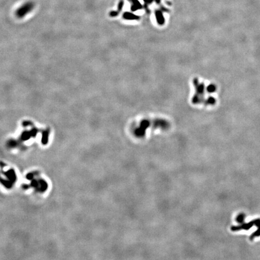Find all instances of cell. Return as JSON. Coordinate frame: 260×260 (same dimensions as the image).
<instances>
[{"label":"cell","instance_id":"obj_1","mask_svg":"<svg viewBox=\"0 0 260 260\" xmlns=\"http://www.w3.org/2000/svg\"><path fill=\"white\" fill-rule=\"evenodd\" d=\"M254 225H255L258 227L260 225V219H259L252 220L251 222H248V223L242 224L238 226H232L231 228V229L232 231H238L240 230H248L249 229H251V228H252L253 226H254Z\"/></svg>","mask_w":260,"mask_h":260},{"label":"cell","instance_id":"obj_2","mask_svg":"<svg viewBox=\"0 0 260 260\" xmlns=\"http://www.w3.org/2000/svg\"><path fill=\"white\" fill-rule=\"evenodd\" d=\"M34 7V4L32 2H28L24 4L23 6H21L20 8L18 9L16 11V16L19 18H21L24 16L27 13L30 12V11Z\"/></svg>","mask_w":260,"mask_h":260},{"label":"cell","instance_id":"obj_3","mask_svg":"<svg viewBox=\"0 0 260 260\" xmlns=\"http://www.w3.org/2000/svg\"><path fill=\"white\" fill-rule=\"evenodd\" d=\"M259 236H260V225L258 226V229L255 232H254L253 234L250 236V239L253 240V239H254V238H255L256 237H258Z\"/></svg>","mask_w":260,"mask_h":260},{"label":"cell","instance_id":"obj_4","mask_svg":"<svg viewBox=\"0 0 260 260\" xmlns=\"http://www.w3.org/2000/svg\"><path fill=\"white\" fill-rule=\"evenodd\" d=\"M244 219H245V215L243 214L238 215L237 218V221L240 224H243V222H244Z\"/></svg>","mask_w":260,"mask_h":260}]
</instances>
